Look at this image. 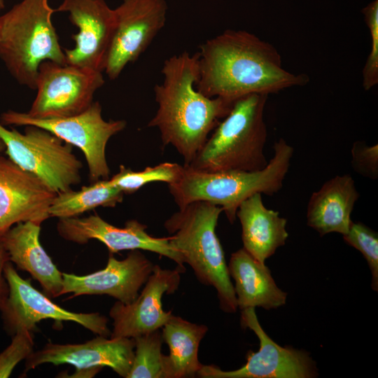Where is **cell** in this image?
<instances>
[{
    "label": "cell",
    "mask_w": 378,
    "mask_h": 378,
    "mask_svg": "<svg viewBox=\"0 0 378 378\" xmlns=\"http://www.w3.org/2000/svg\"><path fill=\"white\" fill-rule=\"evenodd\" d=\"M166 0H122L115 8V27L104 71L116 79L136 61L164 27Z\"/></svg>",
    "instance_id": "obj_12"
},
{
    "label": "cell",
    "mask_w": 378,
    "mask_h": 378,
    "mask_svg": "<svg viewBox=\"0 0 378 378\" xmlns=\"http://www.w3.org/2000/svg\"><path fill=\"white\" fill-rule=\"evenodd\" d=\"M4 7H5L4 0H0V10L4 8Z\"/></svg>",
    "instance_id": "obj_33"
},
{
    "label": "cell",
    "mask_w": 378,
    "mask_h": 378,
    "mask_svg": "<svg viewBox=\"0 0 378 378\" xmlns=\"http://www.w3.org/2000/svg\"><path fill=\"white\" fill-rule=\"evenodd\" d=\"M6 146L3 141L0 139V153L5 150Z\"/></svg>",
    "instance_id": "obj_32"
},
{
    "label": "cell",
    "mask_w": 378,
    "mask_h": 378,
    "mask_svg": "<svg viewBox=\"0 0 378 378\" xmlns=\"http://www.w3.org/2000/svg\"><path fill=\"white\" fill-rule=\"evenodd\" d=\"M3 233H0V306L6 299L9 292L8 284L4 276V267L10 260L3 241Z\"/></svg>",
    "instance_id": "obj_31"
},
{
    "label": "cell",
    "mask_w": 378,
    "mask_h": 378,
    "mask_svg": "<svg viewBox=\"0 0 378 378\" xmlns=\"http://www.w3.org/2000/svg\"><path fill=\"white\" fill-rule=\"evenodd\" d=\"M25 127L21 133L0 122V139L8 158L56 194L80 183L83 164L73 153V146L44 129Z\"/></svg>",
    "instance_id": "obj_7"
},
{
    "label": "cell",
    "mask_w": 378,
    "mask_h": 378,
    "mask_svg": "<svg viewBox=\"0 0 378 378\" xmlns=\"http://www.w3.org/2000/svg\"><path fill=\"white\" fill-rule=\"evenodd\" d=\"M241 325L253 330L260 341L258 351H248L246 363L230 371L214 365H203L197 377L201 378H312L317 375L314 360L303 351L283 347L264 331L254 308L241 310Z\"/></svg>",
    "instance_id": "obj_11"
},
{
    "label": "cell",
    "mask_w": 378,
    "mask_h": 378,
    "mask_svg": "<svg viewBox=\"0 0 378 378\" xmlns=\"http://www.w3.org/2000/svg\"><path fill=\"white\" fill-rule=\"evenodd\" d=\"M0 29H1V24H0Z\"/></svg>",
    "instance_id": "obj_34"
},
{
    "label": "cell",
    "mask_w": 378,
    "mask_h": 378,
    "mask_svg": "<svg viewBox=\"0 0 378 378\" xmlns=\"http://www.w3.org/2000/svg\"><path fill=\"white\" fill-rule=\"evenodd\" d=\"M371 36V49L363 69V87L370 90L378 83V0L362 9Z\"/></svg>",
    "instance_id": "obj_28"
},
{
    "label": "cell",
    "mask_w": 378,
    "mask_h": 378,
    "mask_svg": "<svg viewBox=\"0 0 378 378\" xmlns=\"http://www.w3.org/2000/svg\"><path fill=\"white\" fill-rule=\"evenodd\" d=\"M153 266L139 250H132L121 260L111 253L106 266L101 270L83 276L62 273L60 296L70 293L71 298L83 295H108L122 303L130 304L138 296Z\"/></svg>",
    "instance_id": "obj_17"
},
{
    "label": "cell",
    "mask_w": 378,
    "mask_h": 378,
    "mask_svg": "<svg viewBox=\"0 0 378 378\" xmlns=\"http://www.w3.org/2000/svg\"><path fill=\"white\" fill-rule=\"evenodd\" d=\"M146 228V225L134 219L127 220L124 227H115L97 214L59 218L57 225L59 234L67 241L84 244L97 239L108 248L110 253L124 250L148 251L185 267L181 255L170 244V236L155 237L147 233Z\"/></svg>",
    "instance_id": "obj_15"
},
{
    "label": "cell",
    "mask_w": 378,
    "mask_h": 378,
    "mask_svg": "<svg viewBox=\"0 0 378 378\" xmlns=\"http://www.w3.org/2000/svg\"><path fill=\"white\" fill-rule=\"evenodd\" d=\"M124 193L107 180H99L80 190L72 189L56 194L50 208V217H76L99 206L114 207L122 201Z\"/></svg>",
    "instance_id": "obj_24"
},
{
    "label": "cell",
    "mask_w": 378,
    "mask_h": 378,
    "mask_svg": "<svg viewBox=\"0 0 378 378\" xmlns=\"http://www.w3.org/2000/svg\"><path fill=\"white\" fill-rule=\"evenodd\" d=\"M34 332L20 330L12 336L10 344L0 353V378H8L15 366L34 351Z\"/></svg>",
    "instance_id": "obj_29"
},
{
    "label": "cell",
    "mask_w": 378,
    "mask_h": 378,
    "mask_svg": "<svg viewBox=\"0 0 378 378\" xmlns=\"http://www.w3.org/2000/svg\"><path fill=\"white\" fill-rule=\"evenodd\" d=\"M273 148L267 165L255 172H207L183 165L178 179L168 184L169 192L178 208L196 201L208 202L220 206L233 223L245 200L255 193L273 195L281 189L294 150L283 138Z\"/></svg>",
    "instance_id": "obj_3"
},
{
    "label": "cell",
    "mask_w": 378,
    "mask_h": 378,
    "mask_svg": "<svg viewBox=\"0 0 378 378\" xmlns=\"http://www.w3.org/2000/svg\"><path fill=\"white\" fill-rule=\"evenodd\" d=\"M223 209L204 201L191 202L174 213L164 223L170 244L188 264L202 284L214 287L220 308L237 312V302L225 254L216 234Z\"/></svg>",
    "instance_id": "obj_4"
},
{
    "label": "cell",
    "mask_w": 378,
    "mask_h": 378,
    "mask_svg": "<svg viewBox=\"0 0 378 378\" xmlns=\"http://www.w3.org/2000/svg\"><path fill=\"white\" fill-rule=\"evenodd\" d=\"M0 122L4 126H36L78 147L84 154L92 183L110 178L106 144L111 136L127 125L123 120H105L99 102H93L79 114L62 118H35L27 113L8 110L1 115Z\"/></svg>",
    "instance_id": "obj_8"
},
{
    "label": "cell",
    "mask_w": 378,
    "mask_h": 378,
    "mask_svg": "<svg viewBox=\"0 0 378 378\" xmlns=\"http://www.w3.org/2000/svg\"><path fill=\"white\" fill-rule=\"evenodd\" d=\"M351 166L358 174L375 180L378 178V145L368 146L356 141L351 148Z\"/></svg>",
    "instance_id": "obj_30"
},
{
    "label": "cell",
    "mask_w": 378,
    "mask_h": 378,
    "mask_svg": "<svg viewBox=\"0 0 378 378\" xmlns=\"http://www.w3.org/2000/svg\"><path fill=\"white\" fill-rule=\"evenodd\" d=\"M134 346V338L108 339L102 335L81 344L48 342L25 359L24 373L46 363L69 364L76 369L71 377H92L106 366L127 378L133 362Z\"/></svg>",
    "instance_id": "obj_13"
},
{
    "label": "cell",
    "mask_w": 378,
    "mask_h": 378,
    "mask_svg": "<svg viewBox=\"0 0 378 378\" xmlns=\"http://www.w3.org/2000/svg\"><path fill=\"white\" fill-rule=\"evenodd\" d=\"M55 12L68 13L78 29L73 48H64L66 64L104 72L115 27V11L105 0H63Z\"/></svg>",
    "instance_id": "obj_14"
},
{
    "label": "cell",
    "mask_w": 378,
    "mask_h": 378,
    "mask_svg": "<svg viewBox=\"0 0 378 378\" xmlns=\"http://www.w3.org/2000/svg\"><path fill=\"white\" fill-rule=\"evenodd\" d=\"M56 193L34 174L0 156V233L26 221L49 218Z\"/></svg>",
    "instance_id": "obj_18"
},
{
    "label": "cell",
    "mask_w": 378,
    "mask_h": 378,
    "mask_svg": "<svg viewBox=\"0 0 378 378\" xmlns=\"http://www.w3.org/2000/svg\"><path fill=\"white\" fill-rule=\"evenodd\" d=\"M262 194L255 193L239 205L236 216L241 225L244 248L265 263L288 237L287 220L279 212L266 208Z\"/></svg>",
    "instance_id": "obj_22"
},
{
    "label": "cell",
    "mask_w": 378,
    "mask_h": 378,
    "mask_svg": "<svg viewBox=\"0 0 378 378\" xmlns=\"http://www.w3.org/2000/svg\"><path fill=\"white\" fill-rule=\"evenodd\" d=\"M359 196L354 180L349 174L329 179L309 198L307 225L321 236L330 232L346 234L351 223V214Z\"/></svg>",
    "instance_id": "obj_20"
},
{
    "label": "cell",
    "mask_w": 378,
    "mask_h": 378,
    "mask_svg": "<svg viewBox=\"0 0 378 378\" xmlns=\"http://www.w3.org/2000/svg\"><path fill=\"white\" fill-rule=\"evenodd\" d=\"M349 245L358 250L368 262L372 274V288L378 290V234L361 223L351 221L349 231L343 235Z\"/></svg>",
    "instance_id": "obj_27"
},
{
    "label": "cell",
    "mask_w": 378,
    "mask_h": 378,
    "mask_svg": "<svg viewBox=\"0 0 378 378\" xmlns=\"http://www.w3.org/2000/svg\"><path fill=\"white\" fill-rule=\"evenodd\" d=\"M161 73L163 80L154 87L158 108L148 126L159 130L163 146H173L187 166L234 102L209 97L197 90V52L171 56L164 62Z\"/></svg>",
    "instance_id": "obj_2"
},
{
    "label": "cell",
    "mask_w": 378,
    "mask_h": 378,
    "mask_svg": "<svg viewBox=\"0 0 378 378\" xmlns=\"http://www.w3.org/2000/svg\"><path fill=\"white\" fill-rule=\"evenodd\" d=\"M182 169L183 166L172 162L148 167L139 172L120 165L118 173L110 178L109 181L124 194H132L151 182L163 181L168 184L172 183L178 179Z\"/></svg>",
    "instance_id": "obj_26"
},
{
    "label": "cell",
    "mask_w": 378,
    "mask_h": 378,
    "mask_svg": "<svg viewBox=\"0 0 378 378\" xmlns=\"http://www.w3.org/2000/svg\"><path fill=\"white\" fill-rule=\"evenodd\" d=\"M197 90L231 102L251 94L277 93L309 82L305 74L282 67L271 43L245 30L227 29L201 44Z\"/></svg>",
    "instance_id": "obj_1"
},
{
    "label": "cell",
    "mask_w": 378,
    "mask_h": 378,
    "mask_svg": "<svg viewBox=\"0 0 378 378\" xmlns=\"http://www.w3.org/2000/svg\"><path fill=\"white\" fill-rule=\"evenodd\" d=\"M161 329L163 342L169 349V355H164V377H197L202 365L198 359V349L207 332L206 326L172 314Z\"/></svg>",
    "instance_id": "obj_23"
},
{
    "label": "cell",
    "mask_w": 378,
    "mask_h": 378,
    "mask_svg": "<svg viewBox=\"0 0 378 378\" xmlns=\"http://www.w3.org/2000/svg\"><path fill=\"white\" fill-rule=\"evenodd\" d=\"M227 267L241 310L255 307L269 310L286 304L287 293L276 286L270 269L244 248L231 255Z\"/></svg>",
    "instance_id": "obj_21"
},
{
    "label": "cell",
    "mask_w": 378,
    "mask_h": 378,
    "mask_svg": "<svg viewBox=\"0 0 378 378\" xmlns=\"http://www.w3.org/2000/svg\"><path fill=\"white\" fill-rule=\"evenodd\" d=\"M49 0H22L0 16V59L22 85L36 89L40 64H66Z\"/></svg>",
    "instance_id": "obj_6"
},
{
    "label": "cell",
    "mask_w": 378,
    "mask_h": 378,
    "mask_svg": "<svg viewBox=\"0 0 378 378\" xmlns=\"http://www.w3.org/2000/svg\"><path fill=\"white\" fill-rule=\"evenodd\" d=\"M40 231L39 223L20 222L3 233V241L10 261L38 281L46 295L57 298L63 287L62 272L41 246Z\"/></svg>",
    "instance_id": "obj_19"
},
{
    "label": "cell",
    "mask_w": 378,
    "mask_h": 378,
    "mask_svg": "<svg viewBox=\"0 0 378 378\" xmlns=\"http://www.w3.org/2000/svg\"><path fill=\"white\" fill-rule=\"evenodd\" d=\"M267 94H251L234 101L188 167L207 172H255L268 164L264 153L267 137L264 120Z\"/></svg>",
    "instance_id": "obj_5"
},
{
    "label": "cell",
    "mask_w": 378,
    "mask_h": 378,
    "mask_svg": "<svg viewBox=\"0 0 378 378\" xmlns=\"http://www.w3.org/2000/svg\"><path fill=\"white\" fill-rule=\"evenodd\" d=\"M104 82L103 72L44 61L38 67L36 96L26 113L35 118L79 114L92 104L94 93Z\"/></svg>",
    "instance_id": "obj_9"
},
{
    "label": "cell",
    "mask_w": 378,
    "mask_h": 378,
    "mask_svg": "<svg viewBox=\"0 0 378 378\" xmlns=\"http://www.w3.org/2000/svg\"><path fill=\"white\" fill-rule=\"evenodd\" d=\"M185 267L163 269L154 265L153 271L136 298L130 304L117 301L109 315L113 319L110 337H130L161 329L172 316V311L163 309L164 294H172L178 288Z\"/></svg>",
    "instance_id": "obj_16"
},
{
    "label": "cell",
    "mask_w": 378,
    "mask_h": 378,
    "mask_svg": "<svg viewBox=\"0 0 378 378\" xmlns=\"http://www.w3.org/2000/svg\"><path fill=\"white\" fill-rule=\"evenodd\" d=\"M4 276L9 292L0 310L4 328L10 335L20 330L34 332L37 328L36 324L45 319L72 321L98 335L106 337L111 335L105 316L98 312H73L58 306L34 288L30 279L22 278L10 261L4 267Z\"/></svg>",
    "instance_id": "obj_10"
},
{
    "label": "cell",
    "mask_w": 378,
    "mask_h": 378,
    "mask_svg": "<svg viewBox=\"0 0 378 378\" xmlns=\"http://www.w3.org/2000/svg\"><path fill=\"white\" fill-rule=\"evenodd\" d=\"M134 355L127 378H164L160 329L134 337Z\"/></svg>",
    "instance_id": "obj_25"
}]
</instances>
